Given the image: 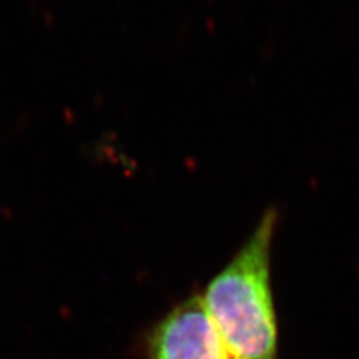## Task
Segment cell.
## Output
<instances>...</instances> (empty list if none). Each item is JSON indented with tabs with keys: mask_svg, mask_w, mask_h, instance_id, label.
<instances>
[{
	"mask_svg": "<svg viewBox=\"0 0 359 359\" xmlns=\"http://www.w3.org/2000/svg\"><path fill=\"white\" fill-rule=\"evenodd\" d=\"M149 359H231L199 295L183 301L156 325Z\"/></svg>",
	"mask_w": 359,
	"mask_h": 359,
	"instance_id": "2",
	"label": "cell"
},
{
	"mask_svg": "<svg viewBox=\"0 0 359 359\" xmlns=\"http://www.w3.org/2000/svg\"><path fill=\"white\" fill-rule=\"evenodd\" d=\"M278 212L268 208L238 253L201 295L231 359H278L271 247Z\"/></svg>",
	"mask_w": 359,
	"mask_h": 359,
	"instance_id": "1",
	"label": "cell"
}]
</instances>
